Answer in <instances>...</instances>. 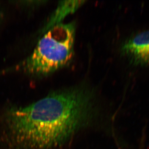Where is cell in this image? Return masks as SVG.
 <instances>
[{"label":"cell","instance_id":"7a4b0ae2","mask_svg":"<svg viewBox=\"0 0 149 149\" xmlns=\"http://www.w3.org/2000/svg\"><path fill=\"white\" fill-rule=\"evenodd\" d=\"M75 30L73 22L52 27L16 70L31 76H45L69 65L74 56Z\"/></svg>","mask_w":149,"mask_h":149},{"label":"cell","instance_id":"3957f363","mask_svg":"<svg viewBox=\"0 0 149 149\" xmlns=\"http://www.w3.org/2000/svg\"><path fill=\"white\" fill-rule=\"evenodd\" d=\"M121 51L134 65H149V30L139 33L125 41Z\"/></svg>","mask_w":149,"mask_h":149},{"label":"cell","instance_id":"277c9868","mask_svg":"<svg viewBox=\"0 0 149 149\" xmlns=\"http://www.w3.org/2000/svg\"><path fill=\"white\" fill-rule=\"evenodd\" d=\"M84 1H60L56 9L51 15L47 23L42 30V33H45L52 27L62 23L61 21L65 17L76 11L84 3Z\"/></svg>","mask_w":149,"mask_h":149},{"label":"cell","instance_id":"6da1fadb","mask_svg":"<svg viewBox=\"0 0 149 149\" xmlns=\"http://www.w3.org/2000/svg\"><path fill=\"white\" fill-rule=\"evenodd\" d=\"M95 110L94 94L84 86L6 107L0 111V149H61L88 124Z\"/></svg>","mask_w":149,"mask_h":149}]
</instances>
